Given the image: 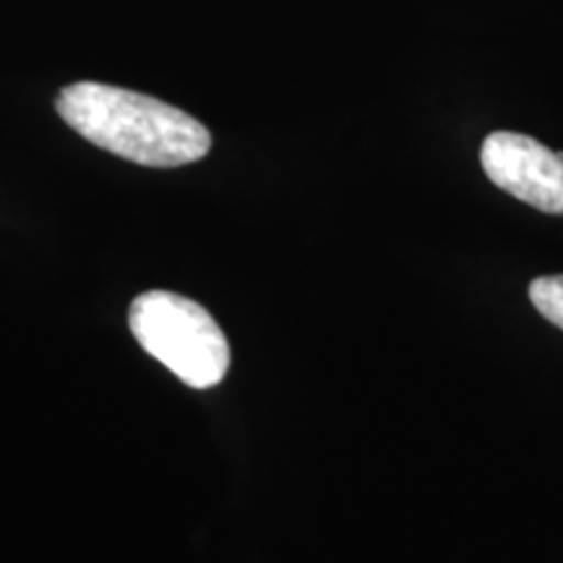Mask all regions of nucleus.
I'll return each instance as SVG.
<instances>
[{"label":"nucleus","mask_w":563,"mask_h":563,"mask_svg":"<svg viewBox=\"0 0 563 563\" xmlns=\"http://www.w3.org/2000/svg\"><path fill=\"white\" fill-rule=\"evenodd\" d=\"M55 108L95 146L144 167L191 165L211 146L209 131L188 112L110 84H68Z\"/></svg>","instance_id":"obj_1"},{"label":"nucleus","mask_w":563,"mask_h":563,"mask_svg":"<svg viewBox=\"0 0 563 563\" xmlns=\"http://www.w3.org/2000/svg\"><path fill=\"white\" fill-rule=\"evenodd\" d=\"M131 332L141 347L194 389L228 376L230 347L207 308L183 295L152 290L131 302Z\"/></svg>","instance_id":"obj_2"},{"label":"nucleus","mask_w":563,"mask_h":563,"mask_svg":"<svg viewBox=\"0 0 563 563\" xmlns=\"http://www.w3.org/2000/svg\"><path fill=\"white\" fill-rule=\"evenodd\" d=\"M481 165L493 186L545 214H563V154L538 139L496 131L483 141Z\"/></svg>","instance_id":"obj_3"},{"label":"nucleus","mask_w":563,"mask_h":563,"mask_svg":"<svg viewBox=\"0 0 563 563\" xmlns=\"http://www.w3.org/2000/svg\"><path fill=\"white\" fill-rule=\"evenodd\" d=\"M530 300L540 316H545L553 327L563 329V274L534 279L530 285Z\"/></svg>","instance_id":"obj_4"}]
</instances>
